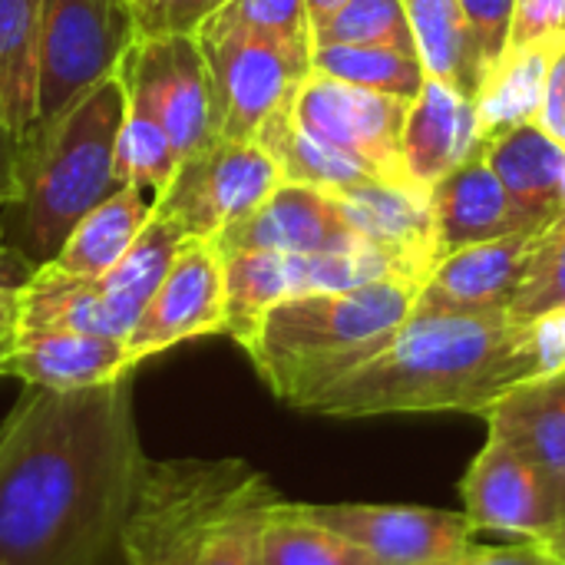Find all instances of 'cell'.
Segmentation results:
<instances>
[{"label": "cell", "instance_id": "1", "mask_svg": "<svg viewBox=\"0 0 565 565\" xmlns=\"http://www.w3.org/2000/svg\"><path fill=\"white\" fill-rule=\"evenodd\" d=\"M146 467L129 377L83 391L26 384L0 424V563L99 565Z\"/></svg>", "mask_w": 565, "mask_h": 565}, {"label": "cell", "instance_id": "2", "mask_svg": "<svg viewBox=\"0 0 565 565\" xmlns=\"http://www.w3.org/2000/svg\"><path fill=\"white\" fill-rule=\"evenodd\" d=\"M565 371V311L516 321L490 315H411L364 364L301 411L341 420L394 414L487 417L520 384Z\"/></svg>", "mask_w": 565, "mask_h": 565}, {"label": "cell", "instance_id": "3", "mask_svg": "<svg viewBox=\"0 0 565 565\" xmlns=\"http://www.w3.org/2000/svg\"><path fill=\"white\" fill-rule=\"evenodd\" d=\"M417 295L420 285L407 278L298 295L275 305L242 351L268 391L301 411L318 391L377 354L414 315Z\"/></svg>", "mask_w": 565, "mask_h": 565}, {"label": "cell", "instance_id": "4", "mask_svg": "<svg viewBox=\"0 0 565 565\" xmlns=\"http://www.w3.org/2000/svg\"><path fill=\"white\" fill-rule=\"evenodd\" d=\"M126 113L119 70L70 109L36 122L20 139L17 248L36 265L50 262L76 222L109 199L116 182V139Z\"/></svg>", "mask_w": 565, "mask_h": 565}, {"label": "cell", "instance_id": "5", "mask_svg": "<svg viewBox=\"0 0 565 565\" xmlns=\"http://www.w3.org/2000/svg\"><path fill=\"white\" fill-rule=\"evenodd\" d=\"M262 477L245 460H149L119 533L126 563L195 565L222 516Z\"/></svg>", "mask_w": 565, "mask_h": 565}, {"label": "cell", "instance_id": "6", "mask_svg": "<svg viewBox=\"0 0 565 565\" xmlns=\"http://www.w3.org/2000/svg\"><path fill=\"white\" fill-rule=\"evenodd\" d=\"M139 40L132 0H43L36 53V122L70 109L119 70Z\"/></svg>", "mask_w": 565, "mask_h": 565}, {"label": "cell", "instance_id": "7", "mask_svg": "<svg viewBox=\"0 0 565 565\" xmlns=\"http://www.w3.org/2000/svg\"><path fill=\"white\" fill-rule=\"evenodd\" d=\"M199 46L209 63L222 139H258L262 126L295 99L311 73V50L202 23Z\"/></svg>", "mask_w": 565, "mask_h": 565}, {"label": "cell", "instance_id": "8", "mask_svg": "<svg viewBox=\"0 0 565 565\" xmlns=\"http://www.w3.org/2000/svg\"><path fill=\"white\" fill-rule=\"evenodd\" d=\"M281 182L285 175L262 142L218 139L179 162L172 182L156 195V212L169 215L189 238H218Z\"/></svg>", "mask_w": 565, "mask_h": 565}, {"label": "cell", "instance_id": "9", "mask_svg": "<svg viewBox=\"0 0 565 565\" xmlns=\"http://www.w3.org/2000/svg\"><path fill=\"white\" fill-rule=\"evenodd\" d=\"M126 93L142 99L182 159L222 139L215 89L195 33L139 36L119 60Z\"/></svg>", "mask_w": 565, "mask_h": 565}, {"label": "cell", "instance_id": "10", "mask_svg": "<svg viewBox=\"0 0 565 565\" xmlns=\"http://www.w3.org/2000/svg\"><path fill=\"white\" fill-rule=\"evenodd\" d=\"M407 113H411L407 99L361 89L334 76H324L318 70L305 76V83L291 99V116L308 136L344 152L348 159L364 166L374 179L391 185H414L407 179L404 156H401Z\"/></svg>", "mask_w": 565, "mask_h": 565}, {"label": "cell", "instance_id": "11", "mask_svg": "<svg viewBox=\"0 0 565 565\" xmlns=\"http://www.w3.org/2000/svg\"><path fill=\"white\" fill-rule=\"evenodd\" d=\"M301 510L367 550L381 565H444L477 543L467 513L414 503H301Z\"/></svg>", "mask_w": 565, "mask_h": 565}, {"label": "cell", "instance_id": "12", "mask_svg": "<svg viewBox=\"0 0 565 565\" xmlns=\"http://www.w3.org/2000/svg\"><path fill=\"white\" fill-rule=\"evenodd\" d=\"M225 334V258L215 238H189L126 344L136 364L182 341Z\"/></svg>", "mask_w": 565, "mask_h": 565}, {"label": "cell", "instance_id": "13", "mask_svg": "<svg viewBox=\"0 0 565 565\" xmlns=\"http://www.w3.org/2000/svg\"><path fill=\"white\" fill-rule=\"evenodd\" d=\"M460 497L477 533L543 543L563 516L550 480L497 430H487L480 454L460 480Z\"/></svg>", "mask_w": 565, "mask_h": 565}, {"label": "cell", "instance_id": "14", "mask_svg": "<svg viewBox=\"0 0 565 565\" xmlns=\"http://www.w3.org/2000/svg\"><path fill=\"white\" fill-rule=\"evenodd\" d=\"M218 252H285V255H324L354 252L361 235L348 225L341 202L331 192L281 182L248 218L228 225L215 238Z\"/></svg>", "mask_w": 565, "mask_h": 565}, {"label": "cell", "instance_id": "15", "mask_svg": "<svg viewBox=\"0 0 565 565\" xmlns=\"http://www.w3.org/2000/svg\"><path fill=\"white\" fill-rule=\"evenodd\" d=\"M536 238L540 232H523L450 252L420 285L414 315H510L530 271Z\"/></svg>", "mask_w": 565, "mask_h": 565}, {"label": "cell", "instance_id": "16", "mask_svg": "<svg viewBox=\"0 0 565 565\" xmlns=\"http://www.w3.org/2000/svg\"><path fill=\"white\" fill-rule=\"evenodd\" d=\"M430 212H434V235H437V258H447L450 252H460L467 245L523 235V232H543L513 202V195L503 189L497 172L487 166L483 146L430 189Z\"/></svg>", "mask_w": 565, "mask_h": 565}, {"label": "cell", "instance_id": "17", "mask_svg": "<svg viewBox=\"0 0 565 565\" xmlns=\"http://www.w3.org/2000/svg\"><path fill=\"white\" fill-rule=\"evenodd\" d=\"M132 371L136 358L122 338L83 331H17L3 358V377L46 391L103 387L132 377Z\"/></svg>", "mask_w": 565, "mask_h": 565}, {"label": "cell", "instance_id": "18", "mask_svg": "<svg viewBox=\"0 0 565 565\" xmlns=\"http://www.w3.org/2000/svg\"><path fill=\"white\" fill-rule=\"evenodd\" d=\"M480 146L483 142H480L473 99L427 76L420 96L411 103L404 136H401L407 179L417 189L430 192L444 175H450Z\"/></svg>", "mask_w": 565, "mask_h": 565}, {"label": "cell", "instance_id": "19", "mask_svg": "<svg viewBox=\"0 0 565 565\" xmlns=\"http://www.w3.org/2000/svg\"><path fill=\"white\" fill-rule=\"evenodd\" d=\"M334 199L341 202L348 225L361 235L364 245H377L404 258L427 281V275L440 262L430 192L374 179L364 185L341 189L334 192Z\"/></svg>", "mask_w": 565, "mask_h": 565}, {"label": "cell", "instance_id": "20", "mask_svg": "<svg viewBox=\"0 0 565 565\" xmlns=\"http://www.w3.org/2000/svg\"><path fill=\"white\" fill-rule=\"evenodd\" d=\"M483 159L536 228L563 218L565 142L550 136L540 122L493 132L490 139H483Z\"/></svg>", "mask_w": 565, "mask_h": 565}, {"label": "cell", "instance_id": "21", "mask_svg": "<svg viewBox=\"0 0 565 565\" xmlns=\"http://www.w3.org/2000/svg\"><path fill=\"white\" fill-rule=\"evenodd\" d=\"M483 420L550 480L565 510V371L520 384Z\"/></svg>", "mask_w": 565, "mask_h": 565}, {"label": "cell", "instance_id": "22", "mask_svg": "<svg viewBox=\"0 0 565 565\" xmlns=\"http://www.w3.org/2000/svg\"><path fill=\"white\" fill-rule=\"evenodd\" d=\"M156 199L136 185H119L93 212H86L50 258L56 268L79 278H103L142 235Z\"/></svg>", "mask_w": 565, "mask_h": 565}, {"label": "cell", "instance_id": "23", "mask_svg": "<svg viewBox=\"0 0 565 565\" xmlns=\"http://www.w3.org/2000/svg\"><path fill=\"white\" fill-rule=\"evenodd\" d=\"M556 46L559 40H533L523 46H510L497 70L480 83L473 96L480 142L510 126L540 122Z\"/></svg>", "mask_w": 565, "mask_h": 565}, {"label": "cell", "instance_id": "24", "mask_svg": "<svg viewBox=\"0 0 565 565\" xmlns=\"http://www.w3.org/2000/svg\"><path fill=\"white\" fill-rule=\"evenodd\" d=\"M185 242H189V235L169 215L156 212V205H152V218L142 228V235L136 238V245L103 278H96L99 295H103V301L116 321V331L122 338H129V331L136 328L142 308L149 305V298L169 275V268Z\"/></svg>", "mask_w": 565, "mask_h": 565}, {"label": "cell", "instance_id": "25", "mask_svg": "<svg viewBox=\"0 0 565 565\" xmlns=\"http://www.w3.org/2000/svg\"><path fill=\"white\" fill-rule=\"evenodd\" d=\"M43 0H0V113L23 139L36 126V53Z\"/></svg>", "mask_w": 565, "mask_h": 565}, {"label": "cell", "instance_id": "26", "mask_svg": "<svg viewBox=\"0 0 565 565\" xmlns=\"http://www.w3.org/2000/svg\"><path fill=\"white\" fill-rule=\"evenodd\" d=\"M271 159L278 162L285 182H298V185H311V189H321V192H341V189H351V185H364V182H374V175L358 166L354 159H348L344 152L324 146L321 139L308 136L295 116H291V103H285L258 132V139Z\"/></svg>", "mask_w": 565, "mask_h": 565}, {"label": "cell", "instance_id": "27", "mask_svg": "<svg viewBox=\"0 0 565 565\" xmlns=\"http://www.w3.org/2000/svg\"><path fill=\"white\" fill-rule=\"evenodd\" d=\"M225 258V334L245 348L265 315L291 298L285 252H228Z\"/></svg>", "mask_w": 565, "mask_h": 565}, {"label": "cell", "instance_id": "28", "mask_svg": "<svg viewBox=\"0 0 565 565\" xmlns=\"http://www.w3.org/2000/svg\"><path fill=\"white\" fill-rule=\"evenodd\" d=\"M311 70L341 83L374 89L414 103L427 83L420 53L397 46H361V43H321L311 50Z\"/></svg>", "mask_w": 565, "mask_h": 565}, {"label": "cell", "instance_id": "29", "mask_svg": "<svg viewBox=\"0 0 565 565\" xmlns=\"http://www.w3.org/2000/svg\"><path fill=\"white\" fill-rule=\"evenodd\" d=\"M414 26L417 53L430 79H440L463 96H477L480 83L470 56V33L460 0H401Z\"/></svg>", "mask_w": 565, "mask_h": 565}, {"label": "cell", "instance_id": "30", "mask_svg": "<svg viewBox=\"0 0 565 565\" xmlns=\"http://www.w3.org/2000/svg\"><path fill=\"white\" fill-rule=\"evenodd\" d=\"M258 565H381L367 550L311 520L301 503H278L262 530Z\"/></svg>", "mask_w": 565, "mask_h": 565}, {"label": "cell", "instance_id": "31", "mask_svg": "<svg viewBox=\"0 0 565 565\" xmlns=\"http://www.w3.org/2000/svg\"><path fill=\"white\" fill-rule=\"evenodd\" d=\"M175 169L179 156L169 142V132L142 99L126 93V113L116 139V182L136 185L156 199L172 182Z\"/></svg>", "mask_w": 565, "mask_h": 565}, {"label": "cell", "instance_id": "32", "mask_svg": "<svg viewBox=\"0 0 565 565\" xmlns=\"http://www.w3.org/2000/svg\"><path fill=\"white\" fill-rule=\"evenodd\" d=\"M321 43L397 46L417 53L414 26L401 0H348L315 30V46Z\"/></svg>", "mask_w": 565, "mask_h": 565}, {"label": "cell", "instance_id": "33", "mask_svg": "<svg viewBox=\"0 0 565 565\" xmlns=\"http://www.w3.org/2000/svg\"><path fill=\"white\" fill-rule=\"evenodd\" d=\"M281 503L268 477H262L215 526L195 565H258V543L271 510Z\"/></svg>", "mask_w": 565, "mask_h": 565}, {"label": "cell", "instance_id": "34", "mask_svg": "<svg viewBox=\"0 0 565 565\" xmlns=\"http://www.w3.org/2000/svg\"><path fill=\"white\" fill-rule=\"evenodd\" d=\"M553 311H565V215L540 232L530 271L510 305V318L536 321Z\"/></svg>", "mask_w": 565, "mask_h": 565}, {"label": "cell", "instance_id": "35", "mask_svg": "<svg viewBox=\"0 0 565 565\" xmlns=\"http://www.w3.org/2000/svg\"><path fill=\"white\" fill-rule=\"evenodd\" d=\"M205 23L265 36V40L315 46V30L305 0H228Z\"/></svg>", "mask_w": 565, "mask_h": 565}, {"label": "cell", "instance_id": "36", "mask_svg": "<svg viewBox=\"0 0 565 565\" xmlns=\"http://www.w3.org/2000/svg\"><path fill=\"white\" fill-rule=\"evenodd\" d=\"M470 33V56L477 83H483L510 50L516 0H460Z\"/></svg>", "mask_w": 565, "mask_h": 565}, {"label": "cell", "instance_id": "37", "mask_svg": "<svg viewBox=\"0 0 565 565\" xmlns=\"http://www.w3.org/2000/svg\"><path fill=\"white\" fill-rule=\"evenodd\" d=\"M225 3L228 0H146L136 7L139 36L199 33V26Z\"/></svg>", "mask_w": 565, "mask_h": 565}, {"label": "cell", "instance_id": "38", "mask_svg": "<svg viewBox=\"0 0 565 565\" xmlns=\"http://www.w3.org/2000/svg\"><path fill=\"white\" fill-rule=\"evenodd\" d=\"M40 265L17 245L0 248V351L13 344L23 315V291Z\"/></svg>", "mask_w": 565, "mask_h": 565}, {"label": "cell", "instance_id": "39", "mask_svg": "<svg viewBox=\"0 0 565 565\" xmlns=\"http://www.w3.org/2000/svg\"><path fill=\"white\" fill-rule=\"evenodd\" d=\"M533 40H565V0H516L510 46Z\"/></svg>", "mask_w": 565, "mask_h": 565}, {"label": "cell", "instance_id": "40", "mask_svg": "<svg viewBox=\"0 0 565 565\" xmlns=\"http://www.w3.org/2000/svg\"><path fill=\"white\" fill-rule=\"evenodd\" d=\"M444 565H565L546 543L540 540H516V543H503V546H480L473 543L470 550H463L457 559Z\"/></svg>", "mask_w": 565, "mask_h": 565}, {"label": "cell", "instance_id": "41", "mask_svg": "<svg viewBox=\"0 0 565 565\" xmlns=\"http://www.w3.org/2000/svg\"><path fill=\"white\" fill-rule=\"evenodd\" d=\"M540 126L565 142V40H559L553 66H550V79H546V96H543V113H540Z\"/></svg>", "mask_w": 565, "mask_h": 565}, {"label": "cell", "instance_id": "42", "mask_svg": "<svg viewBox=\"0 0 565 565\" xmlns=\"http://www.w3.org/2000/svg\"><path fill=\"white\" fill-rule=\"evenodd\" d=\"M20 195V136L0 113V209H10Z\"/></svg>", "mask_w": 565, "mask_h": 565}, {"label": "cell", "instance_id": "43", "mask_svg": "<svg viewBox=\"0 0 565 565\" xmlns=\"http://www.w3.org/2000/svg\"><path fill=\"white\" fill-rule=\"evenodd\" d=\"M308 3V17H311V30H318L331 13H338L348 0H305Z\"/></svg>", "mask_w": 565, "mask_h": 565}, {"label": "cell", "instance_id": "44", "mask_svg": "<svg viewBox=\"0 0 565 565\" xmlns=\"http://www.w3.org/2000/svg\"><path fill=\"white\" fill-rule=\"evenodd\" d=\"M543 543H546V546H550V550H553V553H556V556L565 563V510H563V516H559V523L553 526V533H550Z\"/></svg>", "mask_w": 565, "mask_h": 565}, {"label": "cell", "instance_id": "45", "mask_svg": "<svg viewBox=\"0 0 565 565\" xmlns=\"http://www.w3.org/2000/svg\"><path fill=\"white\" fill-rule=\"evenodd\" d=\"M7 351H10V348H3V351H0V377H3V358H7Z\"/></svg>", "mask_w": 565, "mask_h": 565}, {"label": "cell", "instance_id": "46", "mask_svg": "<svg viewBox=\"0 0 565 565\" xmlns=\"http://www.w3.org/2000/svg\"><path fill=\"white\" fill-rule=\"evenodd\" d=\"M7 245V232H3V225H0V248Z\"/></svg>", "mask_w": 565, "mask_h": 565}, {"label": "cell", "instance_id": "47", "mask_svg": "<svg viewBox=\"0 0 565 565\" xmlns=\"http://www.w3.org/2000/svg\"><path fill=\"white\" fill-rule=\"evenodd\" d=\"M132 3H136V7H139V3H146V0H132Z\"/></svg>", "mask_w": 565, "mask_h": 565}, {"label": "cell", "instance_id": "48", "mask_svg": "<svg viewBox=\"0 0 565 565\" xmlns=\"http://www.w3.org/2000/svg\"><path fill=\"white\" fill-rule=\"evenodd\" d=\"M0 565H3V563H0Z\"/></svg>", "mask_w": 565, "mask_h": 565}]
</instances>
